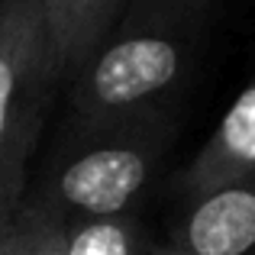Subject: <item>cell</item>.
Returning <instances> with one entry per match:
<instances>
[{"label": "cell", "instance_id": "1", "mask_svg": "<svg viewBox=\"0 0 255 255\" xmlns=\"http://www.w3.org/2000/svg\"><path fill=\"white\" fill-rule=\"evenodd\" d=\"M210 29V0H129L71 78V123L171 117Z\"/></svg>", "mask_w": 255, "mask_h": 255}, {"label": "cell", "instance_id": "2", "mask_svg": "<svg viewBox=\"0 0 255 255\" xmlns=\"http://www.w3.org/2000/svg\"><path fill=\"white\" fill-rule=\"evenodd\" d=\"M171 132V117L71 123L36 200L62 223L132 213L162 165Z\"/></svg>", "mask_w": 255, "mask_h": 255}, {"label": "cell", "instance_id": "3", "mask_svg": "<svg viewBox=\"0 0 255 255\" xmlns=\"http://www.w3.org/2000/svg\"><path fill=\"white\" fill-rule=\"evenodd\" d=\"M58 81L39 0H0V220L26 200L29 155Z\"/></svg>", "mask_w": 255, "mask_h": 255}, {"label": "cell", "instance_id": "4", "mask_svg": "<svg viewBox=\"0 0 255 255\" xmlns=\"http://www.w3.org/2000/svg\"><path fill=\"white\" fill-rule=\"evenodd\" d=\"M171 246L191 255H255V168L191 194Z\"/></svg>", "mask_w": 255, "mask_h": 255}, {"label": "cell", "instance_id": "5", "mask_svg": "<svg viewBox=\"0 0 255 255\" xmlns=\"http://www.w3.org/2000/svg\"><path fill=\"white\" fill-rule=\"evenodd\" d=\"M252 168H255V75L243 87V94L233 100V107L223 113V120L217 123L213 136L204 142V149L187 165L181 184L187 194H200Z\"/></svg>", "mask_w": 255, "mask_h": 255}, {"label": "cell", "instance_id": "6", "mask_svg": "<svg viewBox=\"0 0 255 255\" xmlns=\"http://www.w3.org/2000/svg\"><path fill=\"white\" fill-rule=\"evenodd\" d=\"M126 3L129 0H39L62 81H71L81 71Z\"/></svg>", "mask_w": 255, "mask_h": 255}, {"label": "cell", "instance_id": "7", "mask_svg": "<svg viewBox=\"0 0 255 255\" xmlns=\"http://www.w3.org/2000/svg\"><path fill=\"white\" fill-rule=\"evenodd\" d=\"M62 255H149L155 249L132 213L62 223Z\"/></svg>", "mask_w": 255, "mask_h": 255}, {"label": "cell", "instance_id": "8", "mask_svg": "<svg viewBox=\"0 0 255 255\" xmlns=\"http://www.w3.org/2000/svg\"><path fill=\"white\" fill-rule=\"evenodd\" d=\"M62 220L36 197H26L0 220V255H62Z\"/></svg>", "mask_w": 255, "mask_h": 255}, {"label": "cell", "instance_id": "9", "mask_svg": "<svg viewBox=\"0 0 255 255\" xmlns=\"http://www.w3.org/2000/svg\"><path fill=\"white\" fill-rule=\"evenodd\" d=\"M149 255H191V252H184V249H178V246H155Z\"/></svg>", "mask_w": 255, "mask_h": 255}]
</instances>
